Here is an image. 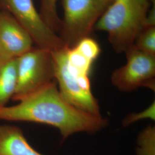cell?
Listing matches in <instances>:
<instances>
[{"label": "cell", "mask_w": 155, "mask_h": 155, "mask_svg": "<svg viewBox=\"0 0 155 155\" xmlns=\"http://www.w3.org/2000/svg\"><path fill=\"white\" fill-rule=\"evenodd\" d=\"M29 33L14 17L0 13V63L16 59L33 48Z\"/></svg>", "instance_id": "8"}, {"label": "cell", "mask_w": 155, "mask_h": 155, "mask_svg": "<svg viewBox=\"0 0 155 155\" xmlns=\"http://www.w3.org/2000/svg\"><path fill=\"white\" fill-rule=\"evenodd\" d=\"M155 127L150 126L140 133L138 138L139 155H155Z\"/></svg>", "instance_id": "13"}, {"label": "cell", "mask_w": 155, "mask_h": 155, "mask_svg": "<svg viewBox=\"0 0 155 155\" xmlns=\"http://www.w3.org/2000/svg\"><path fill=\"white\" fill-rule=\"evenodd\" d=\"M16 61V87L13 100L19 101L55 81L49 51L33 47Z\"/></svg>", "instance_id": "5"}, {"label": "cell", "mask_w": 155, "mask_h": 155, "mask_svg": "<svg viewBox=\"0 0 155 155\" xmlns=\"http://www.w3.org/2000/svg\"><path fill=\"white\" fill-rule=\"evenodd\" d=\"M155 103L153 102L147 109L138 113H132L125 118L122 121V125L127 127L134 122H137L141 119L150 118L155 120Z\"/></svg>", "instance_id": "14"}, {"label": "cell", "mask_w": 155, "mask_h": 155, "mask_svg": "<svg viewBox=\"0 0 155 155\" xmlns=\"http://www.w3.org/2000/svg\"><path fill=\"white\" fill-rule=\"evenodd\" d=\"M14 18L29 33L38 47L50 52L65 46L61 37L47 25L33 0H4Z\"/></svg>", "instance_id": "7"}, {"label": "cell", "mask_w": 155, "mask_h": 155, "mask_svg": "<svg viewBox=\"0 0 155 155\" xmlns=\"http://www.w3.org/2000/svg\"><path fill=\"white\" fill-rule=\"evenodd\" d=\"M127 63L111 77L112 84L122 91H132L141 87L155 91V56L132 46L125 52Z\"/></svg>", "instance_id": "6"}, {"label": "cell", "mask_w": 155, "mask_h": 155, "mask_svg": "<svg viewBox=\"0 0 155 155\" xmlns=\"http://www.w3.org/2000/svg\"><path fill=\"white\" fill-rule=\"evenodd\" d=\"M150 7V0H113L94 29L107 33L109 41L116 52H125L145 28Z\"/></svg>", "instance_id": "3"}, {"label": "cell", "mask_w": 155, "mask_h": 155, "mask_svg": "<svg viewBox=\"0 0 155 155\" xmlns=\"http://www.w3.org/2000/svg\"><path fill=\"white\" fill-rule=\"evenodd\" d=\"M133 46L142 52L155 56V27L144 28L136 38Z\"/></svg>", "instance_id": "12"}, {"label": "cell", "mask_w": 155, "mask_h": 155, "mask_svg": "<svg viewBox=\"0 0 155 155\" xmlns=\"http://www.w3.org/2000/svg\"><path fill=\"white\" fill-rule=\"evenodd\" d=\"M113 0H62L63 19L61 38L71 48L89 37L102 15Z\"/></svg>", "instance_id": "4"}, {"label": "cell", "mask_w": 155, "mask_h": 155, "mask_svg": "<svg viewBox=\"0 0 155 155\" xmlns=\"http://www.w3.org/2000/svg\"><path fill=\"white\" fill-rule=\"evenodd\" d=\"M58 0H41L40 15L47 25L55 32H60L61 20L57 12Z\"/></svg>", "instance_id": "11"}, {"label": "cell", "mask_w": 155, "mask_h": 155, "mask_svg": "<svg viewBox=\"0 0 155 155\" xmlns=\"http://www.w3.org/2000/svg\"><path fill=\"white\" fill-rule=\"evenodd\" d=\"M155 0L153 1V5L150 8L146 17L145 22V28L155 27Z\"/></svg>", "instance_id": "15"}, {"label": "cell", "mask_w": 155, "mask_h": 155, "mask_svg": "<svg viewBox=\"0 0 155 155\" xmlns=\"http://www.w3.org/2000/svg\"><path fill=\"white\" fill-rule=\"evenodd\" d=\"M17 83L16 59L0 63V107L15 94Z\"/></svg>", "instance_id": "10"}, {"label": "cell", "mask_w": 155, "mask_h": 155, "mask_svg": "<svg viewBox=\"0 0 155 155\" xmlns=\"http://www.w3.org/2000/svg\"><path fill=\"white\" fill-rule=\"evenodd\" d=\"M0 155H43L30 145L19 127L0 126Z\"/></svg>", "instance_id": "9"}, {"label": "cell", "mask_w": 155, "mask_h": 155, "mask_svg": "<svg viewBox=\"0 0 155 155\" xmlns=\"http://www.w3.org/2000/svg\"><path fill=\"white\" fill-rule=\"evenodd\" d=\"M101 52L98 43L86 38L74 47L51 52L55 80L69 104L94 115H101L98 100L92 93L90 72Z\"/></svg>", "instance_id": "2"}, {"label": "cell", "mask_w": 155, "mask_h": 155, "mask_svg": "<svg viewBox=\"0 0 155 155\" xmlns=\"http://www.w3.org/2000/svg\"><path fill=\"white\" fill-rule=\"evenodd\" d=\"M11 106L0 107V120L28 121L58 129L63 139L78 132L94 133L105 128L107 119L78 109L62 97L55 81Z\"/></svg>", "instance_id": "1"}]
</instances>
